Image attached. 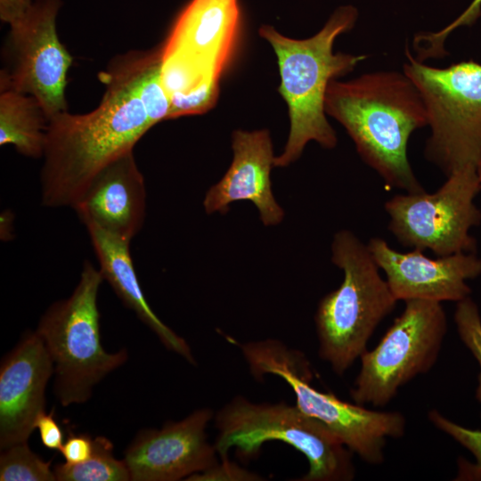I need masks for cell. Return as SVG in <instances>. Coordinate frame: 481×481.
Here are the masks:
<instances>
[{"instance_id": "1", "label": "cell", "mask_w": 481, "mask_h": 481, "mask_svg": "<svg viewBox=\"0 0 481 481\" xmlns=\"http://www.w3.org/2000/svg\"><path fill=\"white\" fill-rule=\"evenodd\" d=\"M99 77L105 90L94 110H66L49 119L40 172L41 203L46 208H73L94 175L133 151L156 125L118 56Z\"/></svg>"}, {"instance_id": "2", "label": "cell", "mask_w": 481, "mask_h": 481, "mask_svg": "<svg viewBox=\"0 0 481 481\" xmlns=\"http://www.w3.org/2000/svg\"><path fill=\"white\" fill-rule=\"evenodd\" d=\"M325 112L346 129L362 159L389 188L423 192L408 159L411 135L428 126L422 96L403 71L381 70L347 81L333 79Z\"/></svg>"}, {"instance_id": "3", "label": "cell", "mask_w": 481, "mask_h": 481, "mask_svg": "<svg viewBox=\"0 0 481 481\" xmlns=\"http://www.w3.org/2000/svg\"><path fill=\"white\" fill-rule=\"evenodd\" d=\"M358 19L357 9L350 4L337 8L313 37L294 39L271 25H262L258 33L273 47L278 60L279 92L286 101L289 133L282 152L275 157L274 167L295 162L306 145L314 141L324 149L336 147L338 138L325 112V94L330 82L353 71L366 55L334 53L336 38L350 31Z\"/></svg>"}, {"instance_id": "4", "label": "cell", "mask_w": 481, "mask_h": 481, "mask_svg": "<svg viewBox=\"0 0 481 481\" xmlns=\"http://www.w3.org/2000/svg\"><path fill=\"white\" fill-rule=\"evenodd\" d=\"M331 261L342 269L344 279L320 300L314 321L319 356L343 375L367 350L374 330L397 300L367 244L351 231L334 234Z\"/></svg>"}, {"instance_id": "5", "label": "cell", "mask_w": 481, "mask_h": 481, "mask_svg": "<svg viewBox=\"0 0 481 481\" xmlns=\"http://www.w3.org/2000/svg\"><path fill=\"white\" fill-rule=\"evenodd\" d=\"M215 447L220 457L235 447L244 459L265 443H286L306 457L309 469L298 480L349 481L355 477L353 452L322 422L284 402L255 404L237 396L215 417Z\"/></svg>"}, {"instance_id": "6", "label": "cell", "mask_w": 481, "mask_h": 481, "mask_svg": "<svg viewBox=\"0 0 481 481\" xmlns=\"http://www.w3.org/2000/svg\"><path fill=\"white\" fill-rule=\"evenodd\" d=\"M240 349L256 379L273 374L285 380L296 396V405L322 422L366 463L381 464L387 439L404 435L406 420L401 412L367 409L314 387L310 364L304 354L282 342L252 341L242 344Z\"/></svg>"}, {"instance_id": "7", "label": "cell", "mask_w": 481, "mask_h": 481, "mask_svg": "<svg viewBox=\"0 0 481 481\" xmlns=\"http://www.w3.org/2000/svg\"><path fill=\"white\" fill-rule=\"evenodd\" d=\"M103 278L88 261L71 296L51 305L36 332L54 366L53 392L63 406L90 399L94 387L127 359L126 349L108 353L101 343L97 296Z\"/></svg>"}, {"instance_id": "8", "label": "cell", "mask_w": 481, "mask_h": 481, "mask_svg": "<svg viewBox=\"0 0 481 481\" xmlns=\"http://www.w3.org/2000/svg\"><path fill=\"white\" fill-rule=\"evenodd\" d=\"M403 71L419 89L430 135L425 158L446 175L477 167L481 159V64L462 61L444 68L425 64L406 49Z\"/></svg>"}, {"instance_id": "9", "label": "cell", "mask_w": 481, "mask_h": 481, "mask_svg": "<svg viewBox=\"0 0 481 481\" xmlns=\"http://www.w3.org/2000/svg\"><path fill=\"white\" fill-rule=\"evenodd\" d=\"M379 344L360 357L361 368L350 390L358 404L387 405L400 387L427 373L436 363L447 320L440 302L411 299Z\"/></svg>"}, {"instance_id": "10", "label": "cell", "mask_w": 481, "mask_h": 481, "mask_svg": "<svg viewBox=\"0 0 481 481\" xmlns=\"http://www.w3.org/2000/svg\"><path fill=\"white\" fill-rule=\"evenodd\" d=\"M480 190L477 167H465L447 175L433 193L396 194L384 206L388 230L402 245L429 249L438 257L476 253L470 229L481 223L474 201Z\"/></svg>"}, {"instance_id": "11", "label": "cell", "mask_w": 481, "mask_h": 481, "mask_svg": "<svg viewBox=\"0 0 481 481\" xmlns=\"http://www.w3.org/2000/svg\"><path fill=\"white\" fill-rule=\"evenodd\" d=\"M61 5V0H34L28 12L9 25L2 51L0 90L35 97L49 119L68 110L65 89L72 57L57 34Z\"/></svg>"}, {"instance_id": "12", "label": "cell", "mask_w": 481, "mask_h": 481, "mask_svg": "<svg viewBox=\"0 0 481 481\" xmlns=\"http://www.w3.org/2000/svg\"><path fill=\"white\" fill-rule=\"evenodd\" d=\"M212 418L213 412L202 408L160 429L140 431L124 455L131 480H185L216 463L217 452L206 433Z\"/></svg>"}, {"instance_id": "13", "label": "cell", "mask_w": 481, "mask_h": 481, "mask_svg": "<svg viewBox=\"0 0 481 481\" xmlns=\"http://www.w3.org/2000/svg\"><path fill=\"white\" fill-rule=\"evenodd\" d=\"M368 249L386 274L389 289L398 300L425 299L461 301L470 296L467 281L481 275V257L476 253H458L429 258L420 249L400 252L379 237Z\"/></svg>"}, {"instance_id": "14", "label": "cell", "mask_w": 481, "mask_h": 481, "mask_svg": "<svg viewBox=\"0 0 481 481\" xmlns=\"http://www.w3.org/2000/svg\"><path fill=\"white\" fill-rule=\"evenodd\" d=\"M53 360L36 331L25 333L0 367V447L27 442L45 412Z\"/></svg>"}, {"instance_id": "15", "label": "cell", "mask_w": 481, "mask_h": 481, "mask_svg": "<svg viewBox=\"0 0 481 481\" xmlns=\"http://www.w3.org/2000/svg\"><path fill=\"white\" fill-rule=\"evenodd\" d=\"M241 22L240 0H191L161 45L175 57L219 81L232 59Z\"/></svg>"}, {"instance_id": "16", "label": "cell", "mask_w": 481, "mask_h": 481, "mask_svg": "<svg viewBox=\"0 0 481 481\" xmlns=\"http://www.w3.org/2000/svg\"><path fill=\"white\" fill-rule=\"evenodd\" d=\"M232 149L233 156L229 168L205 194V212L224 215L231 203L249 200L257 207L265 226L279 224L284 218V210L272 191L271 170L275 157L269 131L235 130Z\"/></svg>"}, {"instance_id": "17", "label": "cell", "mask_w": 481, "mask_h": 481, "mask_svg": "<svg viewBox=\"0 0 481 481\" xmlns=\"http://www.w3.org/2000/svg\"><path fill=\"white\" fill-rule=\"evenodd\" d=\"M73 208L86 227L131 240L143 224L146 209L144 180L133 151L100 169Z\"/></svg>"}, {"instance_id": "18", "label": "cell", "mask_w": 481, "mask_h": 481, "mask_svg": "<svg viewBox=\"0 0 481 481\" xmlns=\"http://www.w3.org/2000/svg\"><path fill=\"white\" fill-rule=\"evenodd\" d=\"M100 272L123 304L133 310L168 350L194 364L195 360L187 342L167 326L151 310L138 281L129 251L130 240L107 232L95 226H87Z\"/></svg>"}, {"instance_id": "19", "label": "cell", "mask_w": 481, "mask_h": 481, "mask_svg": "<svg viewBox=\"0 0 481 481\" xmlns=\"http://www.w3.org/2000/svg\"><path fill=\"white\" fill-rule=\"evenodd\" d=\"M49 118L33 96L0 90V144H11L26 157L44 156Z\"/></svg>"}, {"instance_id": "20", "label": "cell", "mask_w": 481, "mask_h": 481, "mask_svg": "<svg viewBox=\"0 0 481 481\" xmlns=\"http://www.w3.org/2000/svg\"><path fill=\"white\" fill-rule=\"evenodd\" d=\"M118 57L151 119L155 124L169 119L170 100L161 80V46L146 51H130Z\"/></svg>"}, {"instance_id": "21", "label": "cell", "mask_w": 481, "mask_h": 481, "mask_svg": "<svg viewBox=\"0 0 481 481\" xmlns=\"http://www.w3.org/2000/svg\"><path fill=\"white\" fill-rule=\"evenodd\" d=\"M53 471L59 481L131 480L124 460L114 457L112 443L101 436L94 439V452L89 459L77 464H56Z\"/></svg>"}, {"instance_id": "22", "label": "cell", "mask_w": 481, "mask_h": 481, "mask_svg": "<svg viewBox=\"0 0 481 481\" xmlns=\"http://www.w3.org/2000/svg\"><path fill=\"white\" fill-rule=\"evenodd\" d=\"M0 456L1 481H53L56 480L51 461H44L34 453L27 442L13 444Z\"/></svg>"}, {"instance_id": "23", "label": "cell", "mask_w": 481, "mask_h": 481, "mask_svg": "<svg viewBox=\"0 0 481 481\" xmlns=\"http://www.w3.org/2000/svg\"><path fill=\"white\" fill-rule=\"evenodd\" d=\"M428 417L436 428L450 436L474 456V462H469L464 459L458 462L456 480H481V430L462 427L435 409L428 412Z\"/></svg>"}, {"instance_id": "24", "label": "cell", "mask_w": 481, "mask_h": 481, "mask_svg": "<svg viewBox=\"0 0 481 481\" xmlns=\"http://www.w3.org/2000/svg\"><path fill=\"white\" fill-rule=\"evenodd\" d=\"M453 319L460 338L480 366L476 398L481 403V316L470 296L457 302Z\"/></svg>"}, {"instance_id": "25", "label": "cell", "mask_w": 481, "mask_h": 481, "mask_svg": "<svg viewBox=\"0 0 481 481\" xmlns=\"http://www.w3.org/2000/svg\"><path fill=\"white\" fill-rule=\"evenodd\" d=\"M221 461L208 469L192 474L185 480L189 481H259L263 478L239 464L231 461L228 456L220 457Z\"/></svg>"}, {"instance_id": "26", "label": "cell", "mask_w": 481, "mask_h": 481, "mask_svg": "<svg viewBox=\"0 0 481 481\" xmlns=\"http://www.w3.org/2000/svg\"><path fill=\"white\" fill-rule=\"evenodd\" d=\"M94 452V439L86 434L70 433L60 452L69 464L81 463L89 459Z\"/></svg>"}, {"instance_id": "27", "label": "cell", "mask_w": 481, "mask_h": 481, "mask_svg": "<svg viewBox=\"0 0 481 481\" xmlns=\"http://www.w3.org/2000/svg\"><path fill=\"white\" fill-rule=\"evenodd\" d=\"M36 428L38 429L40 439L45 447L59 451L63 445V433L54 418L53 410L49 413L42 412L36 420Z\"/></svg>"}, {"instance_id": "28", "label": "cell", "mask_w": 481, "mask_h": 481, "mask_svg": "<svg viewBox=\"0 0 481 481\" xmlns=\"http://www.w3.org/2000/svg\"><path fill=\"white\" fill-rule=\"evenodd\" d=\"M34 0H0V19L11 25L19 20L29 9Z\"/></svg>"}, {"instance_id": "29", "label": "cell", "mask_w": 481, "mask_h": 481, "mask_svg": "<svg viewBox=\"0 0 481 481\" xmlns=\"http://www.w3.org/2000/svg\"><path fill=\"white\" fill-rule=\"evenodd\" d=\"M481 0H473L469 7L455 21L457 25L470 24L479 15Z\"/></svg>"}, {"instance_id": "30", "label": "cell", "mask_w": 481, "mask_h": 481, "mask_svg": "<svg viewBox=\"0 0 481 481\" xmlns=\"http://www.w3.org/2000/svg\"><path fill=\"white\" fill-rule=\"evenodd\" d=\"M477 174H478V176H479V179L481 181V159L477 167Z\"/></svg>"}]
</instances>
